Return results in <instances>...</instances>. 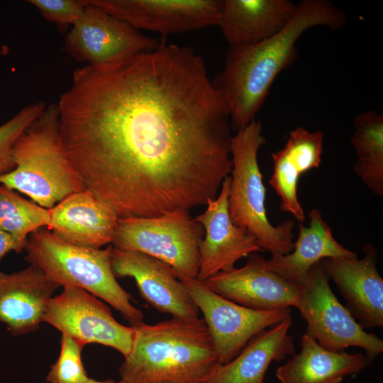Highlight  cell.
<instances>
[{"instance_id": "9", "label": "cell", "mask_w": 383, "mask_h": 383, "mask_svg": "<svg viewBox=\"0 0 383 383\" xmlns=\"http://www.w3.org/2000/svg\"><path fill=\"white\" fill-rule=\"evenodd\" d=\"M201 311L220 364L232 360L263 330L291 316V309H252L227 299L196 279L179 277Z\"/></svg>"}, {"instance_id": "1", "label": "cell", "mask_w": 383, "mask_h": 383, "mask_svg": "<svg viewBox=\"0 0 383 383\" xmlns=\"http://www.w3.org/2000/svg\"><path fill=\"white\" fill-rule=\"evenodd\" d=\"M86 190L118 218L206 205L232 170L228 107L203 57L167 43L74 70L57 104Z\"/></svg>"}, {"instance_id": "24", "label": "cell", "mask_w": 383, "mask_h": 383, "mask_svg": "<svg viewBox=\"0 0 383 383\" xmlns=\"http://www.w3.org/2000/svg\"><path fill=\"white\" fill-rule=\"evenodd\" d=\"M350 138L356 155L353 170L377 196H383V115L370 110L354 119Z\"/></svg>"}, {"instance_id": "16", "label": "cell", "mask_w": 383, "mask_h": 383, "mask_svg": "<svg viewBox=\"0 0 383 383\" xmlns=\"http://www.w3.org/2000/svg\"><path fill=\"white\" fill-rule=\"evenodd\" d=\"M111 265L116 277L134 279L140 295L172 317L198 318L199 311L174 270L147 255L113 247Z\"/></svg>"}, {"instance_id": "10", "label": "cell", "mask_w": 383, "mask_h": 383, "mask_svg": "<svg viewBox=\"0 0 383 383\" xmlns=\"http://www.w3.org/2000/svg\"><path fill=\"white\" fill-rule=\"evenodd\" d=\"M82 16L65 40V49L86 65L113 64L157 48L160 40L141 33L122 20L83 0Z\"/></svg>"}, {"instance_id": "29", "label": "cell", "mask_w": 383, "mask_h": 383, "mask_svg": "<svg viewBox=\"0 0 383 383\" xmlns=\"http://www.w3.org/2000/svg\"><path fill=\"white\" fill-rule=\"evenodd\" d=\"M11 251L20 252L17 245L10 235L0 230V260Z\"/></svg>"}, {"instance_id": "8", "label": "cell", "mask_w": 383, "mask_h": 383, "mask_svg": "<svg viewBox=\"0 0 383 383\" xmlns=\"http://www.w3.org/2000/svg\"><path fill=\"white\" fill-rule=\"evenodd\" d=\"M297 309L306 322V334L323 348L339 352L361 348L370 365L383 352L382 340L365 331L333 294L320 262L302 285Z\"/></svg>"}, {"instance_id": "2", "label": "cell", "mask_w": 383, "mask_h": 383, "mask_svg": "<svg viewBox=\"0 0 383 383\" xmlns=\"http://www.w3.org/2000/svg\"><path fill=\"white\" fill-rule=\"evenodd\" d=\"M345 22V14L331 1L302 0L277 34L229 48L223 67L212 83L228 107L231 128L238 131L256 120L278 74L295 62L296 42L304 33L318 26L337 30Z\"/></svg>"}, {"instance_id": "17", "label": "cell", "mask_w": 383, "mask_h": 383, "mask_svg": "<svg viewBox=\"0 0 383 383\" xmlns=\"http://www.w3.org/2000/svg\"><path fill=\"white\" fill-rule=\"evenodd\" d=\"M47 228L70 244L100 249L112 243L118 217L88 190L68 196L51 208Z\"/></svg>"}, {"instance_id": "20", "label": "cell", "mask_w": 383, "mask_h": 383, "mask_svg": "<svg viewBox=\"0 0 383 383\" xmlns=\"http://www.w3.org/2000/svg\"><path fill=\"white\" fill-rule=\"evenodd\" d=\"M296 6L289 0H223L216 26L229 48L253 44L282 30Z\"/></svg>"}, {"instance_id": "30", "label": "cell", "mask_w": 383, "mask_h": 383, "mask_svg": "<svg viewBox=\"0 0 383 383\" xmlns=\"http://www.w3.org/2000/svg\"><path fill=\"white\" fill-rule=\"evenodd\" d=\"M80 383H128L125 382L124 380L121 379L120 381L115 382L113 380H106V381H97L93 379L89 378L84 382H80Z\"/></svg>"}, {"instance_id": "25", "label": "cell", "mask_w": 383, "mask_h": 383, "mask_svg": "<svg viewBox=\"0 0 383 383\" xmlns=\"http://www.w3.org/2000/svg\"><path fill=\"white\" fill-rule=\"evenodd\" d=\"M50 209L21 197L14 190L0 185V230L13 238L20 252L28 237L38 229L48 227Z\"/></svg>"}, {"instance_id": "13", "label": "cell", "mask_w": 383, "mask_h": 383, "mask_svg": "<svg viewBox=\"0 0 383 383\" xmlns=\"http://www.w3.org/2000/svg\"><path fill=\"white\" fill-rule=\"evenodd\" d=\"M258 252L245 265L219 272L201 282L217 294L243 306L259 311L297 308L302 285L289 282L269 270Z\"/></svg>"}, {"instance_id": "15", "label": "cell", "mask_w": 383, "mask_h": 383, "mask_svg": "<svg viewBox=\"0 0 383 383\" xmlns=\"http://www.w3.org/2000/svg\"><path fill=\"white\" fill-rule=\"evenodd\" d=\"M365 255L327 257L320 264L346 300V308L363 329L383 327V279L377 267L378 254L367 243Z\"/></svg>"}, {"instance_id": "6", "label": "cell", "mask_w": 383, "mask_h": 383, "mask_svg": "<svg viewBox=\"0 0 383 383\" xmlns=\"http://www.w3.org/2000/svg\"><path fill=\"white\" fill-rule=\"evenodd\" d=\"M265 142L260 120L232 135L228 212L233 223L253 235L264 251L287 255L294 247V222L285 221L274 226L268 220L266 189L257 160L258 151Z\"/></svg>"}, {"instance_id": "12", "label": "cell", "mask_w": 383, "mask_h": 383, "mask_svg": "<svg viewBox=\"0 0 383 383\" xmlns=\"http://www.w3.org/2000/svg\"><path fill=\"white\" fill-rule=\"evenodd\" d=\"M137 30L162 35L217 26L223 0H86Z\"/></svg>"}, {"instance_id": "4", "label": "cell", "mask_w": 383, "mask_h": 383, "mask_svg": "<svg viewBox=\"0 0 383 383\" xmlns=\"http://www.w3.org/2000/svg\"><path fill=\"white\" fill-rule=\"evenodd\" d=\"M16 167L0 174V184L51 209L68 196L86 190L67 153L57 104L47 106L17 140Z\"/></svg>"}, {"instance_id": "21", "label": "cell", "mask_w": 383, "mask_h": 383, "mask_svg": "<svg viewBox=\"0 0 383 383\" xmlns=\"http://www.w3.org/2000/svg\"><path fill=\"white\" fill-rule=\"evenodd\" d=\"M292 316L253 337L232 360L221 364L208 383H265V374L272 362L295 354L289 334Z\"/></svg>"}, {"instance_id": "27", "label": "cell", "mask_w": 383, "mask_h": 383, "mask_svg": "<svg viewBox=\"0 0 383 383\" xmlns=\"http://www.w3.org/2000/svg\"><path fill=\"white\" fill-rule=\"evenodd\" d=\"M59 357L48 372L49 383H80L89 379L83 365L82 351L85 345L82 342L62 334Z\"/></svg>"}, {"instance_id": "22", "label": "cell", "mask_w": 383, "mask_h": 383, "mask_svg": "<svg viewBox=\"0 0 383 383\" xmlns=\"http://www.w3.org/2000/svg\"><path fill=\"white\" fill-rule=\"evenodd\" d=\"M308 226L299 224V235L293 250L287 255H272L266 267L284 279L303 285L312 267L327 257L357 255L333 237L328 223L318 209L309 213Z\"/></svg>"}, {"instance_id": "23", "label": "cell", "mask_w": 383, "mask_h": 383, "mask_svg": "<svg viewBox=\"0 0 383 383\" xmlns=\"http://www.w3.org/2000/svg\"><path fill=\"white\" fill-rule=\"evenodd\" d=\"M300 345V352L277 369L280 383H340L370 366L365 355L326 350L306 333Z\"/></svg>"}, {"instance_id": "3", "label": "cell", "mask_w": 383, "mask_h": 383, "mask_svg": "<svg viewBox=\"0 0 383 383\" xmlns=\"http://www.w3.org/2000/svg\"><path fill=\"white\" fill-rule=\"evenodd\" d=\"M133 327L132 348L118 370L128 383H208L221 365L203 318Z\"/></svg>"}, {"instance_id": "18", "label": "cell", "mask_w": 383, "mask_h": 383, "mask_svg": "<svg viewBox=\"0 0 383 383\" xmlns=\"http://www.w3.org/2000/svg\"><path fill=\"white\" fill-rule=\"evenodd\" d=\"M59 287L33 265L11 274L0 271V323L13 335L37 330Z\"/></svg>"}, {"instance_id": "5", "label": "cell", "mask_w": 383, "mask_h": 383, "mask_svg": "<svg viewBox=\"0 0 383 383\" xmlns=\"http://www.w3.org/2000/svg\"><path fill=\"white\" fill-rule=\"evenodd\" d=\"M112 248L72 245L43 227L28 237L25 260L59 286L80 288L106 301L131 326H136L143 322V313L116 280L111 265Z\"/></svg>"}, {"instance_id": "11", "label": "cell", "mask_w": 383, "mask_h": 383, "mask_svg": "<svg viewBox=\"0 0 383 383\" xmlns=\"http://www.w3.org/2000/svg\"><path fill=\"white\" fill-rule=\"evenodd\" d=\"M43 322L84 345L98 343L113 348L124 357L132 348L134 328L118 323L104 302L80 288L64 287L59 295L52 296Z\"/></svg>"}, {"instance_id": "7", "label": "cell", "mask_w": 383, "mask_h": 383, "mask_svg": "<svg viewBox=\"0 0 383 383\" xmlns=\"http://www.w3.org/2000/svg\"><path fill=\"white\" fill-rule=\"evenodd\" d=\"M204 228L189 215L177 209L158 216L118 218L113 248L140 252L170 266L177 277L196 279L199 245Z\"/></svg>"}, {"instance_id": "28", "label": "cell", "mask_w": 383, "mask_h": 383, "mask_svg": "<svg viewBox=\"0 0 383 383\" xmlns=\"http://www.w3.org/2000/svg\"><path fill=\"white\" fill-rule=\"evenodd\" d=\"M46 21L66 30L82 16L86 5L83 0H30Z\"/></svg>"}, {"instance_id": "14", "label": "cell", "mask_w": 383, "mask_h": 383, "mask_svg": "<svg viewBox=\"0 0 383 383\" xmlns=\"http://www.w3.org/2000/svg\"><path fill=\"white\" fill-rule=\"evenodd\" d=\"M230 182L227 177L218 196L209 200L206 210L195 218L205 231L199 245L196 279L200 282L232 269L237 261L252 253L264 251L253 235L235 225L231 218L228 208Z\"/></svg>"}, {"instance_id": "19", "label": "cell", "mask_w": 383, "mask_h": 383, "mask_svg": "<svg viewBox=\"0 0 383 383\" xmlns=\"http://www.w3.org/2000/svg\"><path fill=\"white\" fill-rule=\"evenodd\" d=\"M323 141V131L297 127L289 133L284 147L272 153L270 185L280 198L281 209L301 222L306 217L298 199V182L303 174L320 167Z\"/></svg>"}, {"instance_id": "26", "label": "cell", "mask_w": 383, "mask_h": 383, "mask_svg": "<svg viewBox=\"0 0 383 383\" xmlns=\"http://www.w3.org/2000/svg\"><path fill=\"white\" fill-rule=\"evenodd\" d=\"M47 105L43 101L24 106L14 116L0 126V174L16 167L15 144L26 130L41 115Z\"/></svg>"}]
</instances>
